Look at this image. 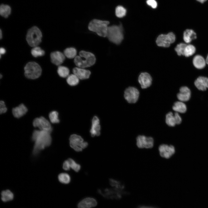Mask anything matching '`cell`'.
Masks as SVG:
<instances>
[{
  "mask_svg": "<svg viewBox=\"0 0 208 208\" xmlns=\"http://www.w3.org/2000/svg\"><path fill=\"white\" fill-rule=\"evenodd\" d=\"M176 122V124H180L182 121L181 118L178 112H176L174 114Z\"/></svg>",
  "mask_w": 208,
  "mask_h": 208,
  "instance_id": "42",
  "label": "cell"
},
{
  "mask_svg": "<svg viewBox=\"0 0 208 208\" xmlns=\"http://www.w3.org/2000/svg\"><path fill=\"white\" fill-rule=\"evenodd\" d=\"M193 63L195 67L197 68L202 69L205 67L206 62V60L202 56L197 55L194 57Z\"/></svg>",
  "mask_w": 208,
  "mask_h": 208,
  "instance_id": "22",
  "label": "cell"
},
{
  "mask_svg": "<svg viewBox=\"0 0 208 208\" xmlns=\"http://www.w3.org/2000/svg\"><path fill=\"white\" fill-rule=\"evenodd\" d=\"M187 44L181 43L178 44L175 48L177 55L179 56L184 55V52Z\"/></svg>",
  "mask_w": 208,
  "mask_h": 208,
  "instance_id": "36",
  "label": "cell"
},
{
  "mask_svg": "<svg viewBox=\"0 0 208 208\" xmlns=\"http://www.w3.org/2000/svg\"><path fill=\"white\" fill-rule=\"evenodd\" d=\"M196 48L193 45L191 44L187 45L184 52L185 56L188 57L194 54L196 51Z\"/></svg>",
  "mask_w": 208,
  "mask_h": 208,
  "instance_id": "34",
  "label": "cell"
},
{
  "mask_svg": "<svg viewBox=\"0 0 208 208\" xmlns=\"http://www.w3.org/2000/svg\"><path fill=\"white\" fill-rule=\"evenodd\" d=\"M66 81L69 85L75 86L78 84L79 79L74 74H72L67 77Z\"/></svg>",
  "mask_w": 208,
  "mask_h": 208,
  "instance_id": "31",
  "label": "cell"
},
{
  "mask_svg": "<svg viewBox=\"0 0 208 208\" xmlns=\"http://www.w3.org/2000/svg\"><path fill=\"white\" fill-rule=\"evenodd\" d=\"M1 199L4 202L12 200L14 198L13 194L8 190L3 191L1 192Z\"/></svg>",
  "mask_w": 208,
  "mask_h": 208,
  "instance_id": "26",
  "label": "cell"
},
{
  "mask_svg": "<svg viewBox=\"0 0 208 208\" xmlns=\"http://www.w3.org/2000/svg\"><path fill=\"white\" fill-rule=\"evenodd\" d=\"M64 54L59 51L52 52L50 54L51 61L54 64L59 66L62 64L65 60Z\"/></svg>",
  "mask_w": 208,
  "mask_h": 208,
  "instance_id": "17",
  "label": "cell"
},
{
  "mask_svg": "<svg viewBox=\"0 0 208 208\" xmlns=\"http://www.w3.org/2000/svg\"><path fill=\"white\" fill-rule=\"evenodd\" d=\"M113 43L119 44L123 39V29L121 24L108 26L107 36Z\"/></svg>",
  "mask_w": 208,
  "mask_h": 208,
  "instance_id": "4",
  "label": "cell"
},
{
  "mask_svg": "<svg viewBox=\"0 0 208 208\" xmlns=\"http://www.w3.org/2000/svg\"><path fill=\"white\" fill-rule=\"evenodd\" d=\"M166 122L169 126L174 127L176 125L174 114L171 112L167 113L166 116Z\"/></svg>",
  "mask_w": 208,
  "mask_h": 208,
  "instance_id": "28",
  "label": "cell"
},
{
  "mask_svg": "<svg viewBox=\"0 0 208 208\" xmlns=\"http://www.w3.org/2000/svg\"><path fill=\"white\" fill-rule=\"evenodd\" d=\"M2 77V75H1V74H0V78H1V77Z\"/></svg>",
  "mask_w": 208,
  "mask_h": 208,
  "instance_id": "49",
  "label": "cell"
},
{
  "mask_svg": "<svg viewBox=\"0 0 208 208\" xmlns=\"http://www.w3.org/2000/svg\"><path fill=\"white\" fill-rule=\"evenodd\" d=\"M33 124L35 127H38L40 130L51 132L52 128L49 122L42 116L35 118L33 120Z\"/></svg>",
  "mask_w": 208,
  "mask_h": 208,
  "instance_id": "12",
  "label": "cell"
},
{
  "mask_svg": "<svg viewBox=\"0 0 208 208\" xmlns=\"http://www.w3.org/2000/svg\"><path fill=\"white\" fill-rule=\"evenodd\" d=\"M11 12L10 7L7 5L2 4L0 6V14L1 16L4 18H7Z\"/></svg>",
  "mask_w": 208,
  "mask_h": 208,
  "instance_id": "27",
  "label": "cell"
},
{
  "mask_svg": "<svg viewBox=\"0 0 208 208\" xmlns=\"http://www.w3.org/2000/svg\"><path fill=\"white\" fill-rule=\"evenodd\" d=\"M127 13V10L124 7L119 5L116 7L115 9V14L116 16L119 18H122L124 17Z\"/></svg>",
  "mask_w": 208,
  "mask_h": 208,
  "instance_id": "30",
  "label": "cell"
},
{
  "mask_svg": "<svg viewBox=\"0 0 208 208\" xmlns=\"http://www.w3.org/2000/svg\"><path fill=\"white\" fill-rule=\"evenodd\" d=\"M69 141L70 146L75 151L77 152L82 151L80 146L84 141L81 136L76 134H72L69 138Z\"/></svg>",
  "mask_w": 208,
  "mask_h": 208,
  "instance_id": "13",
  "label": "cell"
},
{
  "mask_svg": "<svg viewBox=\"0 0 208 208\" xmlns=\"http://www.w3.org/2000/svg\"><path fill=\"white\" fill-rule=\"evenodd\" d=\"M0 39H1L2 37V31H1V30H0Z\"/></svg>",
  "mask_w": 208,
  "mask_h": 208,
  "instance_id": "47",
  "label": "cell"
},
{
  "mask_svg": "<svg viewBox=\"0 0 208 208\" xmlns=\"http://www.w3.org/2000/svg\"><path fill=\"white\" fill-rule=\"evenodd\" d=\"M6 51L4 48L1 47L0 48V54H3Z\"/></svg>",
  "mask_w": 208,
  "mask_h": 208,
  "instance_id": "45",
  "label": "cell"
},
{
  "mask_svg": "<svg viewBox=\"0 0 208 208\" xmlns=\"http://www.w3.org/2000/svg\"><path fill=\"white\" fill-rule=\"evenodd\" d=\"M137 208H158L157 207H153V206H139Z\"/></svg>",
  "mask_w": 208,
  "mask_h": 208,
  "instance_id": "44",
  "label": "cell"
},
{
  "mask_svg": "<svg viewBox=\"0 0 208 208\" xmlns=\"http://www.w3.org/2000/svg\"><path fill=\"white\" fill-rule=\"evenodd\" d=\"M73 73L79 79L83 80L88 79L91 74L90 71L84 68L76 67L73 70Z\"/></svg>",
  "mask_w": 208,
  "mask_h": 208,
  "instance_id": "19",
  "label": "cell"
},
{
  "mask_svg": "<svg viewBox=\"0 0 208 208\" xmlns=\"http://www.w3.org/2000/svg\"><path fill=\"white\" fill-rule=\"evenodd\" d=\"M42 37L40 29L36 26L30 28L27 32L26 39L28 44L31 47L37 46L41 42Z\"/></svg>",
  "mask_w": 208,
  "mask_h": 208,
  "instance_id": "5",
  "label": "cell"
},
{
  "mask_svg": "<svg viewBox=\"0 0 208 208\" xmlns=\"http://www.w3.org/2000/svg\"><path fill=\"white\" fill-rule=\"evenodd\" d=\"M176 39L175 34L172 32L167 34H161L157 37L156 41L157 44L158 46L168 47L171 44L174 43Z\"/></svg>",
  "mask_w": 208,
  "mask_h": 208,
  "instance_id": "9",
  "label": "cell"
},
{
  "mask_svg": "<svg viewBox=\"0 0 208 208\" xmlns=\"http://www.w3.org/2000/svg\"><path fill=\"white\" fill-rule=\"evenodd\" d=\"M109 182L113 188L120 191H125V185L120 181L111 178L109 179Z\"/></svg>",
  "mask_w": 208,
  "mask_h": 208,
  "instance_id": "24",
  "label": "cell"
},
{
  "mask_svg": "<svg viewBox=\"0 0 208 208\" xmlns=\"http://www.w3.org/2000/svg\"><path fill=\"white\" fill-rule=\"evenodd\" d=\"M88 145V143L87 142H83L81 144V147L82 149H84L86 148Z\"/></svg>",
  "mask_w": 208,
  "mask_h": 208,
  "instance_id": "43",
  "label": "cell"
},
{
  "mask_svg": "<svg viewBox=\"0 0 208 208\" xmlns=\"http://www.w3.org/2000/svg\"><path fill=\"white\" fill-rule=\"evenodd\" d=\"M62 167L63 169L65 170L68 171L70 170V166L69 162L68 159L64 162Z\"/></svg>",
  "mask_w": 208,
  "mask_h": 208,
  "instance_id": "41",
  "label": "cell"
},
{
  "mask_svg": "<svg viewBox=\"0 0 208 208\" xmlns=\"http://www.w3.org/2000/svg\"><path fill=\"white\" fill-rule=\"evenodd\" d=\"M69 162L70 168L76 172H78L81 169V166L80 164L76 162L72 158L68 159Z\"/></svg>",
  "mask_w": 208,
  "mask_h": 208,
  "instance_id": "38",
  "label": "cell"
},
{
  "mask_svg": "<svg viewBox=\"0 0 208 208\" xmlns=\"http://www.w3.org/2000/svg\"><path fill=\"white\" fill-rule=\"evenodd\" d=\"M101 126L99 118L96 116H94L92 121V126L90 131L92 137L99 136L100 134Z\"/></svg>",
  "mask_w": 208,
  "mask_h": 208,
  "instance_id": "16",
  "label": "cell"
},
{
  "mask_svg": "<svg viewBox=\"0 0 208 208\" xmlns=\"http://www.w3.org/2000/svg\"><path fill=\"white\" fill-rule=\"evenodd\" d=\"M174 146L165 144H162L158 147V151L160 156L164 159H168L175 153Z\"/></svg>",
  "mask_w": 208,
  "mask_h": 208,
  "instance_id": "10",
  "label": "cell"
},
{
  "mask_svg": "<svg viewBox=\"0 0 208 208\" xmlns=\"http://www.w3.org/2000/svg\"><path fill=\"white\" fill-rule=\"evenodd\" d=\"M27 109L23 104L13 108L12 112L13 116L16 118H19L24 115L27 112Z\"/></svg>",
  "mask_w": 208,
  "mask_h": 208,
  "instance_id": "21",
  "label": "cell"
},
{
  "mask_svg": "<svg viewBox=\"0 0 208 208\" xmlns=\"http://www.w3.org/2000/svg\"><path fill=\"white\" fill-rule=\"evenodd\" d=\"M31 53L32 55L35 57L42 56L45 54L44 51L38 46L34 47L31 50Z\"/></svg>",
  "mask_w": 208,
  "mask_h": 208,
  "instance_id": "35",
  "label": "cell"
},
{
  "mask_svg": "<svg viewBox=\"0 0 208 208\" xmlns=\"http://www.w3.org/2000/svg\"><path fill=\"white\" fill-rule=\"evenodd\" d=\"M147 4L153 9L156 8L157 6V3L155 0H147Z\"/></svg>",
  "mask_w": 208,
  "mask_h": 208,
  "instance_id": "39",
  "label": "cell"
},
{
  "mask_svg": "<svg viewBox=\"0 0 208 208\" xmlns=\"http://www.w3.org/2000/svg\"><path fill=\"white\" fill-rule=\"evenodd\" d=\"M57 72L60 77L65 78L69 76L70 71L67 67L60 66L58 68Z\"/></svg>",
  "mask_w": 208,
  "mask_h": 208,
  "instance_id": "33",
  "label": "cell"
},
{
  "mask_svg": "<svg viewBox=\"0 0 208 208\" xmlns=\"http://www.w3.org/2000/svg\"><path fill=\"white\" fill-rule=\"evenodd\" d=\"M198 2L202 3H203L205 2H206L207 0H196Z\"/></svg>",
  "mask_w": 208,
  "mask_h": 208,
  "instance_id": "46",
  "label": "cell"
},
{
  "mask_svg": "<svg viewBox=\"0 0 208 208\" xmlns=\"http://www.w3.org/2000/svg\"><path fill=\"white\" fill-rule=\"evenodd\" d=\"M139 95V91L136 88L129 87L125 90L124 97L129 103H135L138 101Z\"/></svg>",
  "mask_w": 208,
  "mask_h": 208,
  "instance_id": "11",
  "label": "cell"
},
{
  "mask_svg": "<svg viewBox=\"0 0 208 208\" xmlns=\"http://www.w3.org/2000/svg\"><path fill=\"white\" fill-rule=\"evenodd\" d=\"M206 63L208 65V55H207L206 60Z\"/></svg>",
  "mask_w": 208,
  "mask_h": 208,
  "instance_id": "48",
  "label": "cell"
},
{
  "mask_svg": "<svg viewBox=\"0 0 208 208\" xmlns=\"http://www.w3.org/2000/svg\"><path fill=\"white\" fill-rule=\"evenodd\" d=\"M97 204L96 200L94 198L86 197L81 200L78 203L77 208H92L96 207Z\"/></svg>",
  "mask_w": 208,
  "mask_h": 208,
  "instance_id": "15",
  "label": "cell"
},
{
  "mask_svg": "<svg viewBox=\"0 0 208 208\" xmlns=\"http://www.w3.org/2000/svg\"><path fill=\"white\" fill-rule=\"evenodd\" d=\"M172 109L177 112L181 113H185L187 110L186 105L183 102H176L172 106Z\"/></svg>",
  "mask_w": 208,
  "mask_h": 208,
  "instance_id": "25",
  "label": "cell"
},
{
  "mask_svg": "<svg viewBox=\"0 0 208 208\" xmlns=\"http://www.w3.org/2000/svg\"><path fill=\"white\" fill-rule=\"evenodd\" d=\"M98 192L102 196L108 199H118L124 195L127 194L125 191H122L114 188H106L98 190Z\"/></svg>",
  "mask_w": 208,
  "mask_h": 208,
  "instance_id": "7",
  "label": "cell"
},
{
  "mask_svg": "<svg viewBox=\"0 0 208 208\" xmlns=\"http://www.w3.org/2000/svg\"><path fill=\"white\" fill-rule=\"evenodd\" d=\"M64 54L68 58L72 59L75 58L77 56V51L74 48H68L65 49Z\"/></svg>",
  "mask_w": 208,
  "mask_h": 208,
  "instance_id": "29",
  "label": "cell"
},
{
  "mask_svg": "<svg viewBox=\"0 0 208 208\" xmlns=\"http://www.w3.org/2000/svg\"><path fill=\"white\" fill-rule=\"evenodd\" d=\"M196 38V35L194 30L187 29L185 31L183 34V39L187 43H189L193 40Z\"/></svg>",
  "mask_w": 208,
  "mask_h": 208,
  "instance_id": "23",
  "label": "cell"
},
{
  "mask_svg": "<svg viewBox=\"0 0 208 208\" xmlns=\"http://www.w3.org/2000/svg\"><path fill=\"white\" fill-rule=\"evenodd\" d=\"M49 132L43 130H34L32 134V139L35 141L33 150L34 154L49 146L51 144V138Z\"/></svg>",
  "mask_w": 208,
  "mask_h": 208,
  "instance_id": "1",
  "label": "cell"
},
{
  "mask_svg": "<svg viewBox=\"0 0 208 208\" xmlns=\"http://www.w3.org/2000/svg\"><path fill=\"white\" fill-rule=\"evenodd\" d=\"M24 69L25 76L31 79L38 78L40 76L42 73L41 67L35 62H30L27 63L25 66Z\"/></svg>",
  "mask_w": 208,
  "mask_h": 208,
  "instance_id": "6",
  "label": "cell"
},
{
  "mask_svg": "<svg viewBox=\"0 0 208 208\" xmlns=\"http://www.w3.org/2000/svg\"><path fill=\"white\" fill-rule=\"evenodd\" d=\"M152 78L147 72L142 73L139 75L138 81L142 88L145 89L150 86L152 83Z\"/></svg>",
  "mask_w": 208,
  "mask_h": 208,
  "instance_id": "14",
  "label": "cell"
},
{
  "mask_svg": "<svg viewBox=\"0 0 208 208\" xmlns=\"http://www.w3.org/2000/svg\"><path fill=\"white\" fill-rule=\"evenodd\" d=\"M194 84L198 90L205 91L208 88V78L204 77H199L195 81Z\"/></svg>",
  "mask_w": 208,
  "mask_h": 208,
  "instance_id": "20",
  "label": "cell"
},
{
  "mask_svg": "<svg viewBox=\"0 0 208 208\" xmlns=\"http://www.w3.org/2000/svg\"><path fill=\"white\" fill-rule=\"evenodd\" d=\"M79 55H77L74 60V63L77 67L82 68L88 67L95 63V57L90 52L81 51L79 52Z\"/></svg>",
  "mask_w": 208,
  "mask_h": 208,
  "instance_id": "2",
  "label": "cell"
},
{
  "mask_svg": "<svg viewBox=\"0 0 208 208\" xmlns=\"http://www.w3.org/2000/svg\"><path fill=\"white\" fill-rule=\"evenodd\" d=\"M191 91L190 89L186 86H182L179 90V92L177 94L178 99L182 102L188 101L190 97Z\"/></svg>",
  "mask_w": 208,
  "mask_h": 208,
  "instance_id": "18",
  "label": "cell"
},
{
  "mask_svg": "<svg viewBox=\"0 0 208 208\" xmlns=\"http://www.w3.org/2000/svg\"><path fill=\"white\" fill-rule=\"evenodd\" d=\"M49 117L52 123H56L60 122L58 119V113L56 111H53L50 112L49 114Z\"/></svg>",
  "mask_w": 208,
  "mask_h": 208,
  "instance_id": "37",
  "label": "cell"
},
{
  "mask_svg": "<svg viewBox=\"0 0 208 208\" xmlns=\"http://www.w3.org/2000/svg\"><path fill=\"white\" fill-rule=\"evenodd\" d=\"M155 143L154 138L152 137L139 135L136 138V144L140 149H151L153 147Z\"/></svg>",
  "mask_w": 208,
  "mask_h": 208,
  "instance_id": "8",
  "label": "cell"
},
{
  "mask_svg": "<svg viewBox=\"0 0 208 208\" xmlns=\"http://www.w3.org/2000/svg\"><path fill=\"white\" fill-rule=\"evenodd\" d=\"M58 179L60 183L64 184H68L70 181L71 177L68 174L62 173L58 175Z\"/></svg>",
  "mask_w": 208,
  "mask_h": 208,
  "instance_id": "32",
  "label": "cell"
},
{
  "mask_svg": "<svg viewBox=\"0 0 208 208\" xmlns=\"http://www.w3.org/2000/svg\"><path fill=\"white\" fill-rule=\"evenodd\" d=\"M7 111L4 102L1 101L0 102V114L5 113Z\"/></svg>",
  "mask_w": 208,
  "mask_h": 208,
  "instance_id": "40",
  "label": "cell"
},
{
  "mask_svg": "<svg viewBox=\"0 0 208 208\" xmlns=\"http://www.w3.org/2000/svg\"><path fill=\"white\" fill-rule=\"evenodd\" d=\"M109 23V22L107 21L94 19L89 23L88 28L90 30L95 32L99 36L105 37L107 36Z\"/></svg>",
  "mask_w": 208,
  "mask_h": 208,
  "instance_id": "3",
  "label": "cell"
}]
</instances>
